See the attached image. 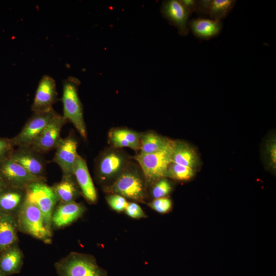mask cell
<instances>
[{"label": "cell", "mask_w": 276, "mask_h": 276, "mask_svg": "<svg viewBox=\"0 0 276 276\" xmlns=\"http://www.w3.org/2000/svg\"><path fill=\"white\" fill-rule=\"evenodd\" d=\"M80 82L77 78L70 76L63 82L61 101L63 105V116L67 122L70 121L85 140L87 132L84 122L82 104L78 94Z\"/></svg>", "instance_id": "6da1fadb"}, {"label": "cell", "mask_w": 276, "mask_h": 276, "mask_svg": "<svg viewBox=\"0 0 276 276\" xmlns=\"http://www.w3.org/2000/svg\"><path fill=\"white\" fill-rule=\"evenodd\" d=\"M59 276H107L91 255L72 252L55 264Z\"/></svg>", "instance_id": "7a4b0ae2"}, {"label": "cell", "mask_w": 276, "mask_h": 276, "mask_svg": "<svg viewBox=\"0 0 276 276\" xmlns=\"http://www.w3.org/2000/svg\"><path fill=\"white\" fill-rule=\"evenodd\" d=\"M17 227L19 229L43 242L51 241V231L45 223L39 209L34 204L25 199L18 209Z\"/></svg>", "instance_id": "3957f363"}, {"label": "cell", "mask_w": 276, "mask_h": 276, "mask_svg": "<svg viewBox=\"0 0 276 276\" xmlns=\"http://www.w3.org/2000/svg\"><path fill=\"white\" fill-rule=\"evenodd\" d=\"M106 191L139 202H144L146 196V185L142 176L128 166L106 188Z\"/></svg>", "instance_id": "277c9868"}, {"label": "cell", "mask_w": 276, "mask_h": 276, "mask_svg": "<svg viewBox=\"0 0 276 276\" xmlns=\"http://www.w3.org/2000/svg\"><path fill=\"white\" fill-rule=\"evenodd\" d=\"M173 146L155 153H140L134 157L142 169L146 181L156 182L167 176L168 168L172 163Z\"/></svg>", "instance_id": "5b68a950"}, {"label": "cell", "mask_w": 276, "mask_h": 276, "mask_svg": "<svg viewBox=\"0 0 276 276\" xmlns=\"http://www.w3.org/2000/svg\"><path fill=\"white\" fill-rule=\"evenodd\" d=\"M25 199L35 204L42 214L48 228L51 231L52 218L58 198L53 189L43 181L34 182L26 189Z\"/></svg>", "instance_id": "8992f818"}, {"label": "cell", "mask_w": 276, "mask_h": 276, "mask_svg": "<svg viewBox=\"0 0 276 276\" xmlns=\"http://www.w3.org/2000/svg\"><path fill=\"white\" fill-rule=\"evenodd\" d=\"M57 113L53 108L48 111L34 112L21 131L11 139L13 146L30 147Z\"/></svg>", "instance_id": "52a82bcc"}, {"label": "cell", "mask_w": 276, "mask_h": 276, "mask_svg": "<svg viewBox=\"0 0 276 276\" xmlns=\"http://www.w3.org/2000/svg\"><path fill=\"white\" fill-rule=\"evenodd\" d=\"M0 177L6 187L21 189L45 179L32 175L10 157L0 164Z\"/></svg>", "instance_id": "ba28073f"}, {"label": "cell", "mask_w": 276, "mask_h": 276, "mask_svg": "<svg viewBox=\"0 0 276 276\" xmlns=\"http://www.w3.org/2000/svg\"><path fill=\"white\" fill-rule=\"evenodd\" d=\"M128 167L126 156L117 150H109L103 153L97 164V174L101 180L117 177Z\"/></svg>", "instance_id": "9c48e42d"}, {"label": "cell", "mask_w": 276, "mask_h": 276, "mask_svg": "<svg viewBox=\"0 0 276 276\" xmlns=\"http://www.w3.org/2000/svg\"><path fill=\"white\" fill-rule=\"evenodd\" d=\"M66 122L62 116L57 113L30 147L40 154L55 148L61 139V130Z\"/></svg>", "instance_id": "30bf717a"}, {"label": "cell", "mask_w": 276, "mask_h": 276, "mask_svg": "<svg viewBox=\"0 0 276 276\" xmlns=\"http://www.w3.org/2000/svg\"><path fill=\"white\" fill-rule=\"evenodd\" d=\"M57 92L55 80L44 75L39 81L31 106L33 112L48 111L57 101Z\"/></svg>", "instance_id": "8fae6325"}, {"label": "cell", "mask_w": 276, "mask_h": 276, "mask_svg": "<svg viewBox=\"0 0 276 276\" xmlns=\"http://www.w3.org/2000/svg\"><path fill=\"white\" fill-rule=\"evenodd\" d=\"M78 143L72 135L61 139L56 148L53 161L61 168L63 176L73 175L74 164L78 155Z\"/></svg>", "instance_id": "7c38bea8"}, {"label": "cell", "mask_w": 276, "mask_h": 276, "mask_svg": "<svg viewBox=\"0 0 276 276\" xmlns=\"http://www.w3.org/2000/svg\"><path fill=\"white\" fill-rule=\"evenodd\" d=\"M11 158L20 164L32 175L44 178L45 162L41 154L30 147H18L11 153Z\"/></svg>", "instance_id": "4fadbf2b"}, {"label": "cell", "mask_w": 276, "mask_h": 276, "mask_svg": "<svg viewBox=\"0 0 276 276\" xmlns=\"http://www.w3.org/2000/svg\"><path fill=\"white\" fill-rule=\"evenodd\" d=\"M161 12L164 17L177 29L180 35L188 34V19L191 14L180 1L164 2Z\"/></svg>", "instance_id": "5bb4252c"}, {"label": "cell", "mask_w": 276, "mask_h": 276, "mask_svg": "<svg viewBox=\"0 0 276 276\" xmlns=\"http://www.w3.org/2000/svg\"><path fill=\"white\" fill-rule=\"evenodd\" d=\"M73 176H75L85 198L90 203L96 202L97 199V192L86 162L79 154L74 164Z\"/></svg>", "instance_id": "9a60e30c"}, {"label": "cell", "mask_w": 276, "mask_h": 276, "mask_svg": "<svg viewBox=\"0 0 276 276\" xmlns=\"http://www.w3.org/2000/svg\"><path fill=\"white\" fill-rule=\"evenodd\" d=\"M84 211V206L75 201L63 203L53 212L52 224L56 228L65 226L80 217Z\"/></svg>", "instance_id": "2e32d148"}, {"label": "cell", "mask_w": 276, "mask_h": 276, "mask_svg": "<svg viewBox=\"0 0 276 276\" xmlns=\"http://www.w3.org/2000/svg\"><path fill=\"white\" fill-rule=\"evenodd\" d=\"M17 228L12 214L0 212V253L15 245L17 240Z\"/></svg>", "instance_id": "e0dca14e"}, {"label": "cell", "mask_w": 276, "mask_h": 276, "mask_svg": "<svg viewBox=\"0 0 276 276\" xmlns=\"http://www.w3.org/2000/svg\"><path fill=\"white\" fill-rule=\"evenodd\" d=\"M221 21L203 18H194L188 22V27L197 38L209 40L218 36L222 29Z\"/></svg>", "instance_id": "ac0fdd59"}, {"label": "cell", "mask_w": 276, "mask_h": 276, "mask_svg": "<svg viewBox=\"0 0 276 276\" xmlns=\"http://www.w3.org/2000/svg\"><path fill=\"white\" fill-rule=\"evenodd\" d=\"M22 264V254L15 245L0 254V273L3 276L19 272Z\"/></svg>", "instance_id": "d6986e66"}, {"label": "cell", "mask_w": 276, "mask_h": 276, "mask_svg": "<svg viewBox=\"0 0 276 276\" xmlns=\"http://www.w3.org/2000/svg\"><path fill=\"white\" fill-rule=\"evenodd\" d=\"M141 135L128 129H114L109 133V142L116 148L128 147L134 150L140 149Z\"/></svg>", "instance_id": "ffe728a7"}, {"label": "cell", "mask_w": 276, "mask_h": 276, "mask_svg": "<svg viewBox=\"0 0 276 276\" xmlns=\"http://www.w3.org/2000/svg\"><path fill=\"white\" fill-rule=\"evenodd\" d=\"M171 162L182 166L194 169L199 163L195 150L186 142L175 141L171 154Z\"/></svg>", "instance_id": "44dd1931"}, {"label": "cell", "mask_w": 276, "mask_h": 276, "mask_svg": "<svg viewBox=\"0 0 276 276\" xmlns=\"http://www.w3.org/2000/svg\"><path fill=\"white\" fill-rule=\"evenodd\" d=\"M25 189L6 187L0 192V212L13 214L25 199Z\"/></svg>", "instance_id": "7402d4cb"}, {"label": "cell", "mask_w": 276, "mask_h": 276, "mask_svg": "<svg viewBox=\"0 0 276 276\" xmlns=\"http://www.w3.org/2000/svg\"><path fill=\"white\" fill-rule=\"evenodd\" d=\"M175 141L152 132L141 135L140 153L149 154L172 147Z\"/></svg>", "instance_id": "603a6c76"}, {"label": "cell", "mask_w": 276, "mask_h": 276, "mask_svg": "<svg viewBox=\"0 0 276 276\" xmlns=\"http://www.w3.org/2000/svg\"><path fill=\"white\" fill-rule=\"evenodd\" d=\"M58 200L63 203L74 201L79 195V190L73 180V175L63 176L62 179L52 187Z\"/></svg>", "instance_id": "cb8c5ba5"}, {"label": "cell", "mask_w": 276, "mask_h": 276, "mask_svg": "<svg viewBox=\"0 0 276 276\" xmlns=\"http://www.w3.org/2000/svg\"><path fill=\"white\" fill-rule=\"evenodd\" d=\"M236 2L234 0H210L208 15L212 19L221 21L228 15Z\"/></svg>", "instance_id": "d4e9b609"}, {"label": "cell", "mask_w": 276, "mask_h": 276, "mask_svg": "<svg viewBox=\"0 0 276 276\" xmlns=\"http://www.w3.org/2000/svg\"><path fill=\"white\" fill-rule=\"evenodd\" d=\"M194 174V169L171 163L168 168L167 177L177 180L185 181L192 178Z\"/></svg>", "instance_id": "484cf974"}, {"label": "cell", "mask_w": 276, "mask_h": 276, "mask_svg": "<svg viewBox=\"0 0 276 276\" xmlns=\"http://www.w3.org/2000/svg\"><path fill=\"white\" fill-rule=\"evenodd\" d=\"M172 191L170 182L165 178L159 179L155 183L152 190V195L155 198L165 197Z\"/></svg>", "instance_id": "4316f807"}, {"label": "cell", "mask_w": 276, "mask_h": 276, "mask_svg": "<svg viewBox=\"0 0 276 276\" xmlns=\"http://www.w3.org/2000/svg\"><path fill=\"white\" fill-rule=\"evenodd\" d=\"M150 206L158 213L165 214L171 211L172 203L170 199L165 197L155 199L150 203Z\"/></svg>", "instance_id": "83f0119b"}, {"label": "cell", "mask_w": 276, "mask_h": 276, "mask_svg": "<svg viewBox=\"0 0 276 276\" xmlns=\"http://www.w3.org/2000/svg\"><path fill=\"white\" fill-rule=\"evenodd\" d=\"M106 200L109 206L117 212L125 210L128 204V202L124 197L116 194L108 196Z\"/></svg>", "instance_id": "f1b7e54d"}, {"label": "cell", "mask_w": 276, "mask_h": 276, "mask_svg": "<svg viewBox=\"0 0 276 276\" xmlns=\"http://www.w3.org/2000/svg\"><path fill=\"white\" fill-rule=\"evenodd\" d=\"M14 150L11 139L0 137V164L10 158Z\"/></svg>", "instance_id": "f546056e"}, {"label": "cell", "mask_w": 276, "mask_h": 276, "mask_svg": "<svg viewBox=\"0 0 276 276\" xmlns=\"http://www.w3.org/2000/svg\"><path fill=\"white\" fill-rule=\"evenodd\" d=\"M266 153L268 158L269 166L272 169L276 166V141L275 138L270 139L266 145Z\"/></svg>", "instance_id": "4dcf8cb0"}, {"label": "cell", "mask_w": 276, "mask_h": 276, "mask_svg": "<svg viewBox=\"0 0 276 276\" xmlns=\"http://www.w3.org/2000/svg\"><path fill=\"white\" fill-rule=\"evenodd\" d=\"M125 211L128 216L133 218L140 219L146 217L141 206L135 202H128Z\"/></svg>", "instance_id": "1f68e13d"}, {"label": "cell", "mask_w": 276, "mask_h": 276, "mask_svg": "<svg viewBox=\"0 0 276 276\" xmlns=\"http://www.w3.org/2000/svg\"><path fill=\"white\" fill-rule=\"evenodd\" d=\"M180 1L191 15L193 12L195 11L197 5V1L180 0Z\"/></svg>", "instance_id": "d6a6232c"}, {"label": "cell", "mask_w": 276, "mask_h": 276, "mask_svg": "<svg viewBox=\"0 0 276 276\" xmlns=\"http://www.w3.org/2000/svg\"><path fill=\"white\" fill-rule=\"evenodd\" d=\"M6 187V186H5V183H4L0 177V192L3 191Z\"/></svg>", "instance_id": "836d02e7"}, {"label": "cell", "mask_w": 276, "mask_h": 276, "mask_svg": "<svg viewBox=\"0 0 276 276\" xmlns=\"http://www.w3.org/2000/svg\"><path fill=\"white\" fill-rule=\"evenodd\" d=\"M0 276H3V275L0 273Z\"/></svg>", "instance_id": "e575fe53"}]
</instances>
